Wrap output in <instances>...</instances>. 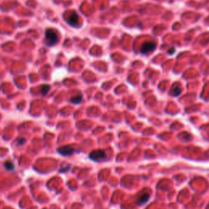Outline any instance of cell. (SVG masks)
<instances>
[{
	"label": "cell",
	"instance_id": "cell-1",
	"mask_svg": "<svg viewBox=\"0 0 209 209\" xmlns=\"http://www.w3.org/2000/svg\"><path fill=\"white\" fill-rule=\"evenodd\" d=\"M46 42L48 46H53L58 42L59 37L55 29H48L45 33Z\"/></svg>",
	"mask_w": 209,
	"mask_h": 209
},
{
	"label": "cell",
	"instance_id": "cell-2",
	"mask_svg": "<svg viewBox=\"0 0 209 209\" xmlns=\"http://www.w3.org/2000/svg\"><path fill=\"white\" fill-rule=\"evenodd\" d=\"M67 22L69 23L72 26H75L78 25V23L79 22V15L75 12H70L66 17Z\"/></svg>",
	"mask_w": 209,
	"mask_h": 209
},
{
	"label": "cell",
	"instance_id": "cell-3",
	"mask_svg": "<svg viewBox=\"0 0 209 209\" xmlns=\"http://www.w3.org/2000/svg\"><path fill=\"white\" fill-rule=\"evenodd\" d=\"M156 48V44L153 42H146L143 43L140 48V52L142 54H147L149 52H153Z\"/></svg>",
	"mask_w": 209,
	"mask_h": 209
},
{
	"label": "cell",
	"instance_id": "cell-4",
	"mask_svg": "<svg viewBox=\"0 0 209 209\" xmlns=\"http://www.w3.org/2000/svg\"><path fill=\"white\" fill-rule=\"evenodd\" d=\"M106 156V152L102 150H97L93 151L90 153V155H89L90 159H93V160H95V161H100L101 159H105Z\"/></svg>",
	"mask_w": 209,
	"mask_h": 209
},
{
	"label": "cell",
	"instance_id": "cell-5",
	"mask_svg": "<svg viewBox=\"0 0 209 209\" xmlns=\"http://www.w3.org/2000/svg\"><path fill=\"white\" fill-rule=\"evenodd\" d=\"M74 151H75V150H74L73 147L69 146H63V147L58 149L59 153H61V154H62V155H65V156H66V155H71L72 153H74Z\"/></svg>",
	"mask_w": 209,
	"mask_h": 209
},
{
	"label": "cell",
	"instance_id": "cell-6",
	"mask_svg": "<svg viewBox=\"0 0 209 209\" xmlns=\"http://www.w3.org/2000/svg\"><path fill=\"white\" fill-rule=\"evenodd\" d=\"M150 194L149 193L142 194L139 197V199H137V204H139V205H143V204H145L146 203L148 202V200L150 199Z\"/></svg>",
	"mask_w": 209,
	"mask_h": 209
},
{
	"label": "cell",
	"instance_id": "cell-7",
	"mask_svg": "<svg viewBox=\"0 0 209 209\" xmlns=\"http://www.w3.org/2000/svg\"><path fill=\"white\" fill-rule=\"evenodd\" d=\"M49 89H50V87H49V85H42V86H41V93H42V95L45 96L47 93H48V92L49 91Z\"/></svg>",
	"mask_w": 209,
	"mask_h": 209
},
{
	"label": "cell",
	"instance_id": "cell-8",
	"mask_svg": "<svg viewBox=\"0 0 209 209\" xmlns=\"http://www.w3.org/2000/svg\"><path fill=\"white\" fill-rule=\"evenodd\" d=\"M82 96L81 95H79V96H74V97L71 98V102L72 103L74 104H79L80 103V101H82Z\"/></svg>",
	"mask_w": 209,
	"mask_h": 209
},
{
	"label": "cell",
	"instance_id": "cell-9",
	"mask_svg": "<svg viewBox=\"0 0 209 209\" xmlns=\"http://www.w3.org/2000/svg\"><path fill=\"white\" fill-rule=\"evenodd\" d=\"M4 167H6V169L9 170V171H12L14 169V165L12 162H6L4 163Z\"/></svg>",
	"mask_w": 209,
	"mask_h": 209
},
{
	"label": "cell",
	"instance_id": "cell-10",
	"mask_svg": "<svg viewBox=\"0 0 209 209\" xmlns=\"http://www.w3.org/2000/svg\"><path fill=\"white\" fill-rule=\"evenodd\" d=\"M180 93H181V90H180L179 87H176L174 89V91H173V94H174V96H179L180 94Z\"/></svg>",
	"mask_w": 209,
	"mask_h": 209
},
{
	"label": "cell",
	"instance_id": "cell-11",
	"mask_svg": "<svg viewBox=\"0 0 209 209\" xmlns=\"http://www.w3.org/2000/svg\"><path fill=\"white\" fill-rule=\"evenodd\" d=\"M20 140H21V141H20V143H19V145H22V144H23V143H25V141L24 139H21Z\"/></svg>",
	"mask_w": 209,
	"mask_h": 209
}]
</instances>
